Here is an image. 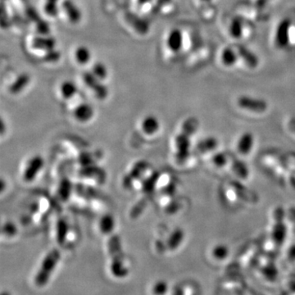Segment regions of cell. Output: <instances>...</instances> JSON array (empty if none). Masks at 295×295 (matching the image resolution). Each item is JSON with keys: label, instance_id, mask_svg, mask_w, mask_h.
<instances>
[{"label": "cell", "instance_id": "29", "mask_svg": "<svg viewBox=\"0 0 295 295\" xmlns=\"http://www.w3.org/2000/svg\"><path fill=\"white\" fill-rule=\"evenodd\" d=\"M91 71L95 76L102 81L106 80L109 76V69H108L107 66L102 62L94 63L91 68Z\"/></svg>", "mask_w": 295, "mask_h": 295}, {"label": "cell", "instance_id": "8", "mask_svg": "<svg viewBox=\"0 0 295 295\" xmlns=\"http://www.w3.org/2000/svg\"><path fill=\"white\" fill-rule=\"evenodd\" d=\"M255 145V137L250 131H246L239 136L236 142L237 153L241 156H248L252 153Z\"/></svg>", "mask_w": 295, "mask_h": 295}, {"label": "cell", "instance_id": "2", "mask_svg": "<svg viewBox=\"0 0 295 295\" xmlns=\"http://www.w3.org/2000/svg\"><path fill=\"white\" fill-rule=\"evenodd\" d=\"M60 258L61 253L58 249H52L47 253L35 277V284L38 287H44L48 284Z\"/></svg>", "mask_w": 295, "mask_h": 295}, {"label": "cell", "instance_id": "43", "mask_svg": "<svg viewBox=\"0 0 295 295\" xmlns=\"http://www.w3.org/2000/svg\"><path fill=\"white\" fill-rule=\"evenodd\" d=\"M202 2H210L211 0H201Z\"/></svg>", "mask_w": 295, "mask_h": 295}, {"label": "cell", "instance_id": "19", "mask_svg": "<svg viewBox=\"0 0 295 295\" xmlns=\"http://www.w3.org/2000/svg\"><path fill=\"white\" fill-rule=\"evenodd\" d=\"M286 235L287 227L284 222H276L272 230V239L275 243L279 245L284 243L286 239Z\"/></svg>", "mask_w": 295, "mask_h": 295}, {"label": "cell", "instance_id": "21", "mask_svg": "<svg viewBox=\"0 0 295 295\" xmlns=\"http://www.w3.org/2000/svg\"><path fill=\"white\" fill-rule=\"evenodd\" d=\"M211 255L216 261L222 262L228 258L230 255V249L225 244H217L211 249Z\"/></svg>", "mask_w": 295, "mask_h": 295}, {"label": "cell", "instance_id": "5", "mask_svg": "<svg viewBox=\"0 0 295 295\" xmlns=\"http://www.w3.org/2000/svg\"><path fill=\"white\" fill-rule=\"evenodd\" d=\"M191 135L183 130L176 136L175 140L176 158L178 160L179 163H183L188 158L191 145Z\"/></svg>", "mask_w": 295, "mask_h": 295}, {"label": "cell", "instance_id": "40", "mask_svg": "<svg viewBox=\"0 0 295 295\" xmlns=\"http://www.w3.org/2000/svg\"><path fill=\"white\" fill-rule=\"evenodd\" d=\"M268 0H257L255 3V5L258 9H262L266 7L267 4Z\"/></svg>", "mask_w": 295, "mask_h": 295}, {"label": "cell", "instance_id": "10", "mask_svg": "<svg viewBox=\"0 0 295 295\" xmlns=\"http://www.w3.org/2000/svg\"><path fill=\"white\" fill-rule=\"evenodd\" d=\"M290 26L291 22L289 19H285L279 24L276 33V43L280 48H285L289 44Z\"/></svg>", "mask_w": 295, "mask_h": 295}, {"label": "cell", "instance_id": "42", "mask_svg": "<svg viewBox=\"0 0 295 295\" xmlns=\"http://www.w3.org/2000/svg\"><path fill=\"white\" fill-rule=\"evenodd\" d=\"M288 126H289V130H290L291 131L295 133V118H292V119L289 120Z\"/></svg>", "mask_w": 295, "mask_h": 295}, {"label": "cell", "instance_id": "38", "mask_svg": "<svg viewBox=\"0 0 295 295\" xmlns=\"http://www.w3.org/2000/svg\"><path fill=\"white\" fill-rule=\"evenodd\" d=\"M17 227L15 226L14 224L10 223V222L5 223L3 226V233L6 235H9V236H13L17 233Z\"/></svg>", "mask_w": 295, "mask_h": 295}, {"label": "cell", "instance_id": "33", "mask_svg": "<svg viewBox=\"0 0 295 295\" xmlns=\"http://www.w3.org/2000/svg\"><path fill=\"white\" fill-rule=\"evenodd\" d=\"M71 190H72V186H71V183L70 182L69 180H67V179L63 180L59 184V197L64 201L67 200V199H69L70 195H71Z\"/></svg>", "mask_w": 295, "mask_h": 295}, {"label": "cell", "instance_id": "20", "mask_svg": "<svg viewBox=\"0 0 295 295\" xmlns=\"http://www.w3.org/2000/svg\"><path fill=\"white\" fill-rule=\"evenodd\" d=\"M75 61L80 65H86L90 63L92 58V53L90 52V48L85 45H81L75 48L74 52Z\"/></svg>", "mask_w": 295, "mask_h": 295}, {"label": "cell", "instance_id": "12", "mask_svg": "<svg viewBox=\"0 0 295 295\" xmlns=\"http://www.w3.org/2000/svg\"><path fill=\"white\" fill-rule=\"evenodd\" d=\"M94 115V108L87 103H82L78 104L73 111L75 119L81 123H86L90 122Z\"/></svg>", "mask_w": 295, "mask_h": 295}, {"label": "cell", "instance_id": "25", "mask_svg": "<svg viewBox=\"0 0 295 295\" xmlns=\"http://www.w3.org/2000/svg\"><path fill=\"white\" fill-rule=\"evenodd\" d=\"M238 52L233 50L232 48H226L222 52V62L226 67H231L238 61Z\"/></svg>", "mask_w": 295, "mask_h": 295}, {"label": "cell", "instance_id": "1", "mask_svg": "<svg viewBox=\"0 0 295 295\" xmlns=\"http://www.w3.org/2000/svg\"><path fill=\"white\" fill-rule=\"evenodd\" d=\"M108 248L111 258L110 270L112 274L117 278L126 277L129 270L126 265L125 254L122 250V241L119 235L112 234L108 242Z\"/></svg>", "mask_w": 295, "mask_h": 295}, {"label": "cell", "instance_id": "9", "mask_svg": "<svg viewBox=\"0 0 295 295\" xmlns=\"http://www.w3.org/2000/svg\"><path fill=\"white\" fill-rule=\"evenodd\" d=\"M62 9L71 23L75 25L82 21V10L75 5L73 0H63L62 2Z\"/></svg>", "mask_w": 295, "mask_h": 295}, {"label": "cell", "instance_id": "35", "mask_svg": "<svg viewBox=\"0 0 295 295\" xmlns=\"http://www.w3.org/2000/svg\"><path fill=\"white\" fill-rule=\"evenodd\" d=\"M60 58H61V52L56 50V48L53 50L44 52V61H46L47 63H56L60 60Z\"/></svg>", "mask_w": 295, "mask_h": 295}, {"label": "cell", "instance_id": "41", "mask_svg": "<svg viewBox=\"0 0 295 295\" xmlns=\"http://www.w3.org/2000/svg\"><path fill=\"white\" fill-rule=\"evenodd\" d=\"M153 1V0H137V5L141 7L145 6V5H149Z\"/></svg>", "mask_w": 295, "mask_h": 295}, {"label": "cell", "instance_id": "11", "mask_svg": "<svg viewBox=\"0 0 295 295\" xmlns=\"http://www.w3.org/2000/svg\"><path fill=\"white\" fill-rule=\"evenodd\" d=\"M148 168V164L145 161H140L136 163L133 168L130 170V172L124 177L123 184L125 187H130L132 183L141 178L143 174L145 173Z\"/></svg>", "mask_w": 295, "mask_h": 295}, {"label": "cell", "instance_id": "15", "mask_svg": "<svg viewBox=\"0 0 295 295\" xmlns=\"http://www.w3.org/2000/svg\"><path fill=\"white\" fill-rule=\"evenodd\" d=\"M141 129L147 136H153L159 130V120L153 115L146 116L141 122Z\"/></svg>", "mask_w": 295, "mask_h": 295}, {"label": "cell", "instance_id": "13", "mask_svg": "<svg viewBox=\"0 0 295 295\" xmlns=\"http://www.w3.org/2000/svg\"><path fill=\"white\" fill-rule=\"evenodd\" d=\"M184 38L183 33L178 28L172 29L167 38V45L170 51L178 52L182 48Z\"/></svg>", "mask_w": 295, "mask_h": 295}, {"label": "cell", "instance_id": "3", "mask_svg": "<svg viewBox=\"0 0 295 295\" xmlns=\"http://www.w3.org/2000/svg\"><path fill=\"white\" fill-rule=\"evenodd\" d=\"M82 81L99 100H105L109 96L108 86L103 83V81L95 76L92 71H84L82 74Z\"/></svg>", "mask_w": 295, "mask_h": 295}, {"label": "cell", "instance_id": "31", "mask_svg": "<svg viewBox=\"0 0 295 295\" xmlns=\"http://www.w3.org/2000/svg\"><path fill=\"white\" fill-rule=\"evenodd\" d=\"M198 127H199V121L195 117H189L183 122L181 130L192 136L196 132Z\"/></svg>", "mask_w": 295, "mask_h": 295}, {"label": "cell", "instance_id": "37", "mask_svg": "<svg viewBox=\"0 0 295 295\" xmlns=\"http://www.w3.org/2000/svg\"><path fill=\"white\" fill-rule=\"evenodd\" d=\"M168 290V285L166 281H157L153 288V292L155 294H164Z\"/></svg>", "mask_w": 295, "mask_h": 295}, {"label": "cell", "instance_id": "14", "mask_svg": "<svg viewBox=\"0 0 295 295\" xmlns=\"http://www.w3.org/2000/svg\"><path fill=\"white\" fill-rule=\"evenodd\" d=\"M31 82V76L28 73H21L17 76L13 83L9 86V91L10 94L16 95L20 94L28 87Z\"/></svg>", "mask_w": 295, "mask_h": 295}, {"label": "cell", "instance_id": "22", "mask_svg": "<svg viewBox=\"0 0 295 295\" xmlns=\"http://www.w3.org/2000/svg\"><path fill=\"white\" fill-rule=\"evenodd\" d=\"M77 92V86L75 85V82L71 81H64L60 86V93L64 99H71L74 98Z\"/></svg>", "mask_w": 295, "mask_h": 295}, {"label": "cell", "instance_id": "7", "mask_svg": "<svg viewBox=\"0 0 295 295\" xmlns=\"http://www.w3.org/2000/svg\"><path fill=\"white\" fill-rule=\"evenodd\" d=\"M56 40L49 35H39L31 40V47L35 50L46 52L56 48Z\"/></svg>", "mask_w": 295, "mask_h": 295}, {"label": "cell", "instance_id": "24", "mask_svg": "<svg viewBox=\"0 0 295 295\" xmlns=\"http://www.w3.org/2000/svg\"><path fill=\"white\" fill-rule=\"evenodd\" d=\"M115 227V220L113 216L106 214L99 222V230L104 234H111Z\"/></svg>", "mask_w": 295, "mask_h": 295}, {"label": "cell", "instance_id": "6", "mask_svg": "<svg viewBox=\"0 0 295 295\" xmlns=\"http://www.w3.org/2000/svg\"><path fill=\"white\" fill-rule=\"evenodd\" d=\"M44 165V161L42 157L40 156H35L32 157L25 166L23 172V180L25 182H32L38 174L40 173Z\"/></svg>", "mask_w": 295, "mask_h": 295}, {"label": "cell", "instance_id": "32", "mask_svg": "<svg viewBox=\"0 0 295 295\" xmlns=\"http://www.w3.org/2000/svg\"><path fill=\"white\" fill-rule=\"evenodd\" d=\"M59 0H45L44 5V10L48 17H55L59 14V6L58 3Z\"/></svg>", "mask_w": 295, "mask_h": 295}, {"label": "cell", "instance_id": "28", "mask_svg": "<svg viewBox=\"0 0 295 295\" xmlns=\"http://www.w3.org/2000/svg\"><path fill=\"white\" fill-rule=\"evenodd\" d=\"M159 174L153 172L150 176L147 177L142 183V191L145 194H151L156 186V183L159 179Z\"/></svg>", "mask_w": 295, "mask_h": 295}, {"label": "cell", "instance_id": "27", "mask_svg": "<svg viewBox=\"0 0 295 295\" xmlns=\"http://www.w3.org/2000/svg\"><path fill=\"white\" fill-rule=\"evenodd\" d=\"M211 162L215 168H223L229 164L230 158H229L228 155L226 154L225 152L216 151L211 156Z\"/></svg>", "mask_w": 295, "mask_h": 295}, {"label": "cell", "instance_id": "23", "mask_svg": "<svg viewBox=\"0 0 295 295\" xmlns=\"http://www.w3.org/2000/svg\"><path fill=\"white\" fill-rule=\"evenodd\" d=\"M232 170L234 175L241 179V180H247L249 178V168L247 164H245V162L240 161V160H235L232 163Z\"/></svg>", "mask_w": 295, "mask_h": 295}, {"label": "cell", "instance_id": "16", "mask_svg": "<svg viewBox=\"0 0 295 295\" xmlns=\"http://www.w3.org/2000/svg\"><path fill=\"white\" fill-rule=\"evenodd\" d=\"M237 52L240 57L241 59H243L245 63L251 68H255L258 67V63H259V59L258 56L252 52L250 49L245 46V45H238L237 46Z\"/></svg>", "mask_w": 295, "mask_h": 295}, {"label": "cell", "instance_id": "36", "mask_svg": "<svg viewBox=\"0 0 295 295\" xmlns=\"http://www.w3.org/2000/svg\"><path fill=\"white\" fill-rule=\"evenodd\" d=\"M36 29L40 35H49L50 34V26L47 21H44L42 19L36 22Z\"/></svg>", "mask_w": 295, "mask_h": 295}, {"label": "cell", "instance_id": "34", "mask_svg": "<svg viewBox=\"0 0 295 295\" xmlns=\"http://www.w3.org/2000/svg\"><path fill=\"white\" fill-rule=\"evenodd\" d=\"M147 203H148V201L145 199H141V201L137 203V204L134 206L131 211H130V218H134V219L135 218H139V216L142 213L143 211L146 207Z\"/></svg>", "mask_w": 295, "mask_h": 295}, {"label": "cell", "instance_id": "26", "mask_svg": "<svg viewBox=\"0 0 295 295\" xmlns=\"http://www.w3.org/2000/svg\"><path fill=\"white\" fill-rule=\"evenodd\" d=\"M67 232H68V226L67 222L63 219H59L57 222L56 238L59 245H63L67 239Z\"/></svg>", "mask_w": 295, "mask_h": 295}, {"label": "cell", "instance_id": "18", "mask_svg": "<svg viewBox=\"0 0 295 295\" xmlns=\"http://www.w3.org/2000/svg\"><path fill=\"white\" fill-rule=\"evenodd\" d=\"M184 239V231L182 229L176 228L170 234L167 241V246L171 251H175L182 245Z\"/></svg>", "mask_w": 295, "mask_h": 295}, {"label": "cell", "instance_id": "17", "mask_svg": "<svg viewBox=\"0 0 295 295\" xmlns=\"http://www.w3.org/2000/svg\"><path fill=\"white\" fill-rule=\"evenodd\" d=\"M218 145H219V141L218 139L214 136H207L198 143L197 150L199 153L205 154L210 152H214L216 149H218Z\"/></svg>", "mask_w": 295, "mask_h": 295}, {"label": "cell", "instance_id": "4", "mask_svg": "<svg viewBox=\"0 0 295 295\" xmlns=\"http://www.w3.org/2000/svg\"><path fill=\"white\" fill-rule=\"evenodd\" d=\"M237 103L240 109L256 113H262L267 110L268 104L262 98L243 95L239 97Z\"/></svg>", "mask_w": 295, "mask_h": 295}, {"label": "cell", "instance_id": "39", "mask_svg": "<svg viewBox=\"0 0 295 295\" xmlns=\"http://www.w3.org/2000/svg\"><path fill=\"white\" fill-rule=\"evenodd\" d=\"M287 258L290 262H295V244L291 245L287 250Z\"/></svg>", "mask_w": 295, "mask_h": 295}, {"label": "cell", "instance_id": "30", "mask_svg": "<svg viewBox=\"0 0 295 295\" xmlns=\"http://www.w3.org/2000/svg\"><path fill=\"white\" fill-rule=\"evenodd\" d=\"M243 21L239 17L233 19L230 25V33L234 38H240L243 34Z\"/></svg>", "mask_w": 295, "mask_h": 295}]
</instances>
